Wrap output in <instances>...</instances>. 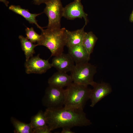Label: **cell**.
Here are the masks:
<instances>
[{"instance_id":"16","label":"cell","mask_w":133,"mask_h":133,"mask_svg":"<svg viewBox=\"0 0 133 133\" xmlns=\"http://www.w3.org/2000/svg\"><path fill=\"white\" fill-rule=\"evenodd\" d=\"M30 123L33 130L48 127L45 112L39 111L37 114L32 117Z\"/></svg>"},{"instance_id":"3","label":"cell","mask_w":133,"mask_h":133,"mask_svg":"<svg viewBox=\"0 0 133 133\" xmlns=\"http://www.w3.org/2000/svg\"><path fill=\"white\" fill-rule=\"evenodd\" d=\"M90 90L87 86L73 82L65 89L64 107L83 110L86 102L90 99Z\"/></svg>"},{"instance_id":"8","label":"cell","mask_w":133,"mask_h":133,"mask_svg":"<svg viewBox=\"0 0 133 133\" xmlns=\"http://www.w3.org/2000/svg\"><path fill=\"white\" fill-rule=\"evenodd\" d=\"M87 16L84 11L81 0H74L64 7L63 17L67 19L73 20L77 18H83L86 25L88 21Z\"/></svg>"},{"instance_id":"6","label":"cell","mask_w":133,"mask_h":133,"mask_svg":"<svg viewBox=\"0 0 133 133\" xmlns=\"http://www.w3.org/2000/svg\"><path fill=\"white\" fill-rule=\"evenodd\" d=\"M65 90L63 88L49 85L42 100L43 105L47 108L63 107L65 100Z\"/></svg>"},{"instance_id":"18","label":"cell","mask_w":133,"mask_h":133,"mask_svg":"<svg viewBox=\"0 0 133 133\" xmlns=\"http://www.w3.org/2000/svg\"><path fill=\"white\" fill-rule=\"evenodd\" d=\"M98 39L92 32L86 33L83 39L82 45L90 54L92 52L94 47Z\"/></svg>"},{"instance_id":"17","label":"cell","mask_w":133,"mask_h":133,"mask_svg":"<svg viewBox=\"0 0 133 133\" xmlns=\"http://www.w3.org/2000/svg\"><path fill=\"white\" fill-rule=\"evenodd\" d=\"M11 120L14 128V133H33V129L30 123H26L13 117H11Z\"/></svg>"},{"instance_id":"24","label":"cell","mask_w":133,"mask_h":133,"mask_svg":"<svg viewBox=\"0 0 133 133\" xmlns=\"http://www.w3.org/2000/svg\"><path fill=\"white\" fill-rule=\"evenodd\" d=\"M129 20L131 22L133 23V10L130 16Z\"/></svg>"},{"instance_id":"23","label":"cell","mask_w":133,"mask_h":133,"mask_svg":"<svg viewBox=\"0 0 133 133\" xmlns=\"http://www.w3.org/2000/svg\"><path fill=\"white\" fill-rule=\"evenodd\" d=\"M0 1L4 3L6 7L8 6L9 2L7 0H0Z\"/></svg>"},{"instance_id":"7","label":"cell","mask_w":133,"mask_h":133,"mask_svg":"<svg viewBox=\"0 0 133 133\" xmlns=\"http://www.w3.org/2000/svg\"><path fill=\"white\" fill-rule=\"evenodd\" d=\"M39 54L33 56L26 61L24 64L26 73L27 74H41L45 73L52 67L49 59L41 58Z\"/></svg>"},{"instance_id":"2","label":"cell","mask_w":133,"mask_h":133,"mask_svg":"<svg viewBox=\"0 0 133 133\" xmlns=\"http://www.w3.org/2000/svg\"><path fill=\"white\" fill-rule=\"evenodd\" d=\"M66 30L65 28L43 29L41 30V40L37 45L47 47L51 52V57L62 54L66 45Z\"/></svg>"},{"instance_id":"14","label":"cell","mask_w":133,"mask_h":133,"mask_svg":"<svg viewBox=\"0 0 133 133\" xmlns=\"http://www.w3.org/2000/svg\"><path fill=\"white\" fill-rule=\"evenodd\" d=\"M9 9L16 14L23 17L30 23L35 24L41 31L43 29V27L40 26L38 24L36 19V17L42 13H31L28 10L23 8L18 5H11L9 7Z\"/></svg>"},{"instance_id":"1","label":"cell","mask_w":133,"mask_h":133,"mask_svg":"<svg viewBox=\"0 0 133 133\" xmlns=\"http://www.w3.org/2000/svg\"><path fill=\"white\" fill-rule=\"evenodd\" d=\"M83 109L61 108H47L45 112L51 131L59 128L87 126L91 125Z\"/></svg>"},{"instance_id":"20","label":"cell","mask_w":133,"mask_h":133,"mask_svg":"<svg viewBox=\"0 0 133 133\" xmlns=\"http://www.w3.org/2000/svg\"><path fill=\"white\" fill-rule=\"evenodd\" d=\"M51 132L48 126L33 130V133H49Z\"/></svg>"},{"instance_id":"9","label":"cell","mask_w":133,"mask_h":133,"mask_svg":"<svg viewBox=\"0 0 133 133\" xmlns=\"http://www.w3.org/2000/svg\"><path fill=\"white\" fill-rule=\"evenodd\" d=\"M90 85L93 88L91 89L90 96L91 102L90 106L91 107H93L112 91V88L108 83L103 82L98 83L94 81Z\"/></svg>"},{"instance_id":"10","label":"cell","mask_w":133,"mask_h":133,"mask_svg":"<svg viewBox=\"0 0 133 133\" xmlns=\"http://www.w3.org/2000/svg\"><path fill=\"white\" fill-rule=\"evenodd\" d=\"M74 62L68 54L63 53L54 56L51 63L52 67L58 71L67 73L70 71L75 65Z\"/></svg>"},{"instance_id":"21","label":"cell","mask_w":133,"mask_h":133,"mask_svg":"<svg viewBox=\"0 0 133 133\" xmlns=\"http://www.w3.org/2000/svg\"><path fill=\"white\" fill-rule=\"evenodd\" d=\"M71 128L68 127H64L62 128L61 133H74V132L71 130Z\"/></svg>"},{"instance_id":"5","label":"cell","mask_w":133,"mask_h":133,"mask_svg":"<svg viewBox=\"0 0 133 133\" xmlns=\"http://www.w3.org/2000/svg\"><path fill=\"white\" fill-rule=\"evenodd\" d=\"M45 4L46 6L43 12L48 19L47 29H53L61 28V19L63 17L64 8L61 0H49Z\"/></svg>"},{"instance_id":"4","label":"cell","mask_w":133,"mask_h":133,"mask_svg":"<svg viewBox=\"0 0 133 133\" xmlns=\"http://www.w3.org/2000/svg\"><path fill=\"white\" fill-rule=\"evenodd\" d=\"M70 72L73 82L88 86L94 81L93 77L97 72V68L88 62L76 64Z\"/></svg>"},{"instance_id":"15","label":"cell","mask_w":133,"mask_h":133,"mask_svg":"<svg viewBox=\"0 0 133 133\" xmlns=\"http://www.w3.org/2000/svg\"><path fill=\"white\" fill-rule=\"evenodd\" d=\"M18 38L22 49L24 52L25 57L26 61H27L33 56V54L35 53L34 49L37 46L23 36L19 35Z\"/></svg>"},{"instance_id":"13","label":"cell","mask_w":133,"mask_h":133,"mask_svg":"<svg viewBox=\"0 0 133 133\" xmlns=\"http://www.w3.org/2000/svg\"><path fill=\"white\" fill-rule=\"evenodd\" d=\"M73 82L70 75L66 73L58 71L54 73L48 81L49 85L63 88L67 87Z\"/></svg>"},{"instance_id":"11","label":"cell","mask_w":133,"mask_h":133,"mask_svg":"<svg viewBox=\"0 0 133 133\" xmlns=\"http://www.w3.org/2000/svg\"><path fill=\"white\" fill-rule=\"evenodd\" d=\"M68 49V53L75 64L88 62L90 59V55L82 45L73 46Z\"/></svg>"},{"instance_id":"12","label":"cell","mask_w":133,"mask_h":133,"mask_svg":"<svg viewBox=\"0 0 133 133\" xmlns=\"http://www.w3.org/2000/svg\"><path fill=\"white\" fill-rule=\"evenodd\" d=\"M86 25L84 24L81 29L70 31L66 29V45L68 48L73 46L82 45L84 36L86 32L84 31Z\"/></svg>"},{"instance_id":"22","label":"cell","mask_w":133,"mask_h":133,"mask_svg":"<svg viewBox=\"0 0 133 133\" xmlns=\"http://www.w3.org/2000/svg\"><path fill=\"white\" fill-rule=\"evenodd\" d=\"M49 0H33L34 4L37 5H40V4L44 3Z\"/></svg>"},{"instance_id":"19","label":"cell","mask_w":133,"mask_h":133,"mask_svg":"<svg viewBox=\"0 0 133 133\" xmlns=\"http://www.w3.org/2000/svg\"><path fill=\"white\" fill-rule=\"evenodd\" d=\"M26 37L33 43L39 42L41 39V36L36 33L34 30L33 28L27 27L25 29Z\"/></svg>"}]
</instances>
